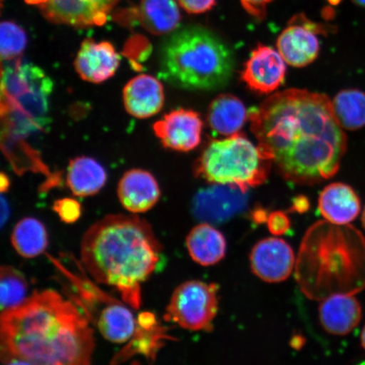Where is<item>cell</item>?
<instances>
[{
	"label": "cell",
	"mask_w": 365,
	"mask_h": 365,
	"mask_svg": "<svg viewBox=\"0 0 365 365\" xmlns=\"http://www.w3.org/2000/svg\"><path fill=\"white\" fill-rule=\"evenodd\" d=\"M4 365H33L24 359L17 358H10L2 360Z\"/></svg>",
	"instance_id": "38"
},
{
	"label": "cell",
	"mask_w": 365,
	"mask_h": 365,
	"mask_svg": "<svg viewBox=\"0 0 365 365\" xmlns=\"http://www.w3.org/2000/svg\"><path fill=\"white\" fill-rule=\"evenodd\" d=\"M327 27L309 21L303 14L296 15L278 36L277 51L287 65L295 68L307 66L319 56L317 34H327Z\"/></svg>",
	"instance_id": "10"
},
{
	"label": "cell",
	"mask_w": 365,
	"mask_h": 365,
	"mask_svg": "<svg viewBox=\"0 0 365 365\" xmlns=\"http://www.w3.org/2000/svg\"><path fill=\"white\" fill-rule=\"evenodd\" d=\"M322 327L335 336H345L358 327L362 319V307L354 294H336L322 301L319 307Z\"/></svg>",
	"instance_id": "19"
},
{
	"label": "cell",
	"mask_w": 365,
	"mask_h": 365,
	"mask_svg": "<svg viewBox=\"0 0 365 365\" xmlns=\"http://www.w3.org/2000/svg\"><path fill=\"white\" fill-rule=\"evenodd\" d=\"M14 249L23 258H35L42 255L48 245V235L42 222L25 217L14 227L11 235Z\"/></svg>",
	"instance_id": "25"
},
{
	"label": "cell",
	"mask_w": 365,
	"mask_h": 365,
	"mask_svg": "<svg viewBox=\"0 0 365 365\" xmlns=\"http://www.w3.org/2000/svg\"><path fill=\"white\" fill-rule=\"evenodd\" d=\"M361 220H362L363 227H364V228L365 230V207H364L363 213H362Z\"/></svg>",
	"instance_id": "42"
},
{
	"label": "cell",
	"mask_w": 365,
	"mask_h": 365,
	"mask_svg": "<svg viewBox=\"0 0 365 365\" xmlns=\"http://www.w3.org/2000/svg\"><path fill=\"white\" fill-rule=\"evenodd\" d=\"M267 222L268 230L273 235H284L290 230V219L284 212L276 211L272 212L268 216Z\"/></svg>",
	"instance_id": "32"
},
{
	"label": "cell",
	"mask_w": 365,
	"mask_h": 365,
	"mask_svg": "<svg viewBox=\"0 0 365 365\" xmlns=\"http://www.w3.org/2000/svg\"><path fill=\"white\" fill-rule=\"evenodd\" d=\"M360 340H361V346L363 349L365 350V326L363 328L361 336H360Z\"/></svg>",
	"instance_id": "40"
},
{
	"label": "cell",
	"mask_w": 365,
	"mask_h": 365,
	"mask_svg": "<svg viewBox=\"0 0 365 365\" xmlns=\"http://www.w3.org/2000/svg\"><path fill=\"white\" fill-rule=\"evenodd\" d=\"M203 122L197 112L191 109H175L155 123V135L164 148L187 153L202 141Z\"/></svg>",
	"instance_id": "14"
},
{
	"label": "cell",
	"mask_w": 365,
	"mask_h": 365,
	"mask_svg": "<svg viewBox=\"0 0 365 365\" xmlns=\"http://www.w3.org/2000/svg\"><path fill=\"white\" fill-rule=\"evenodd\" d=\"M218 293L216 284L187 281L173 292L165 319L186 330L212 331L218 312Z\"/></svg>",
	"instance_id": "8"
},
{
	"label": "cell",
	"mask_w": 365,
	"mask_h": 365,
	"mask_svg": "<svg viewBox=\"0 0 365 365\" xmlns=\"http://www.w3.org/2000/svg\"><path fill=\"white\" fill-rule=\"evenodd\" d=\"M186 246L191 259L203 267L213 266L226 257L225 237L210 223L193 227L187 236Z\"/></svg>",
	"instance_id": "21"
},
{
	"label": "cell",
	"mask_w": 365,
	"mask_h": 365,
	"mask_svg": "<svg viewBox=\"0 0 365 365\" xmlns=\"http://www.w3.org/2000/svg\"><path fill=\"white\" fill-rule=\"evenodd\" d=\"M120 59L111 43H97L88 38L82 42L74 65L82 80L100 84L115 75Z\"/></svg>",
	"instance_id": "16"
},
{
	"label": "cell",
	"mask_w": 365,
	"mask_h": 365,
	"mask_svg": "<svg viewBox=\"0 0 365 365\" xmlns=\"http://www.w3.org/2000/svg\"><path fill=\"white\" fill-rule=\"evenodd\" d=\"M97 325L104 339L114 344L129 341L137 329L133 314L116 300L109 303L99 314Z\"/></svg>",
	"instance_id": "24"
},
{
	"label": "cell",
	"mask_w": 365,
	"mask_h": 365,
	"mask_svg": "<svg viewBox=\"0 0 365 365\" xmlns=\"http://www.w3.org/2000/svg\"><path fill=\"white\" fill-rule=\"evenodd\" d=\"M249 113L241 100L232 94H220L210 104L207 121L216 133L230 136L242 129Z\"/></svg>",
	"instance_id": "22"
},
{
	"label": "cell",
	"mask_w": 365,
	"mask_h": 365,
	"mask_svg": "<svg viewBox=\"0 0 365 365\" xmlns=\"http://www.w3.org/2000/svg\"><path fill=\"white\" fill-rule=\"evenodd\" d=\"M318 208L325 220L336 225H349L361 210V202L352 187L333 182L319 196Z\"/></svg>",
	"instance_id": "20"
},
{
	"label": "cell",
	"mask_w": 365,
	"mask_h": 365,
	"mask_svg": "<svg viewBox=\"0 0 365 365\" xmlns=\"http://www.w3.org/2000/svg\"><path fill=\"white\" fill-rule=\"evenodd\" d=\"M29 284L21 272L11 266H3L0 272L1 310L6 312L20 307L26 298Z\"/></svg>",
	"instance_id": "28"
},
{
	"label": "cell",
	"mask_w": 365,
	"mask_h": 365,
	"mask_svg": "<svg viewBox=\"0 0 365 365\" xmlns=\"http://www.w3.org/2000/svg\"><path fill=\"white\" fill-rule=\"evenodd\" d=\"M107 180V172L97 160L82 156L71 160L68 163L67 185L73 195L78 197L98 193Z\"/></svg>",
	"instance_id": "23"
},
{
	"label": "cell",
	"mask_w": 365,
	"mask_h": 365,
	"mask_svg": "<svg viewBox=\"0 0 365 365\" xmlns=\"http://www.w3.org/2000/svg\"><path fill=\"white\" fill-rule=\"evenodd\" d=\"M333 111L344 130H358L365 126V93L359 89L340 91L331 102Z\"/></svg>",
	"instance_id": "26"
},
{
	"label": "cell",
	"mask_w": 365,
	"mask_h": 365,
	"mask_svg": "<svg viewBox=\"0 0 365 365\" xmlns=\"http://www.w3.org/2000/svg\"><path fill=\"white\" fill-rule=\"evenodd\" d=\"M118 195L127 211L144 213L156 205L161 197V190L152 173L143 170H131L118 182Z\"/></svg>",
	"instance_id": "17"
},
{
	"label": "cell",
	"mask_w": 365,
	"mask_h": 365,
	"mask_svg": "<svg viewBox=\"0 0 365 365\" xmlns=\"http://www.w3.org/2000/svg\"><path fill=\"white\" fill-rule=\"evenodd\" d=\"M150 46L148 40H144L143 36H137L130 40L128 42L125 50V56L129 58L132 63H135V61H144L147 58L150 53Z\"/></svg>",
	"instance_id": "31"
},
{
	"label": "cell",
	"mask_w": 365,
	"mask_h": 365,
	"mask_svg": "<svg viewBox=\"0 0 365 365\" xmlns=\"http://www.w3.org/2000/svg\"><path fill=\"white\" fill-rule=\"evenodd\" d=\"M123 100L128 113L137 118L156 115L165 101L163 86L149 75H140L131 79L123 90Z\"/></svg>",
	"instance_id": "18"
},
{
	"label": "cell",
	"mask_w": 365,
	"mask_h": 365,
	"mask_svg": "<svg viewBox=\"0 0 365 365\" xmlns=\"http://www.w3.org/2000/svg\"><path fill=\"white\" fill-rule=\"evenodd\" d=\"M120 0H26L36 6L46 20L79 29L101 26Z\"/></svg>",
	"instance_id": "9"
},
{
	"label": "cell",
	"mask_w": 365,
	"mask_h": 365,
	"mask_svg": "<svg viewBox=\"0 0 365 365\" xmlns=\"http://www.w3.org/2000/svg\"><path fill=\"white\" fill-rule=\"evenodd\" d=\"M114 20L124 26L140 25L153 35L173 33L181 16L175 0H140L138 6L114 13Z\"/></svg>",
	"instance_id": "12"
},
{
	"label": "cell",
	"mask_w": 365,
	"mask_h": 365,
	"mask_svg": "<svg viewBox=\"0 0 365 365\" xmlns=\"http://www.w3.org/2000/svg\"><path fill=\"white\" fill-rule=\"evenodd\" d=\"M53 210L58 214L63 222L71 225L78 221L81 217V205L73 198H63L56 200L53 205Z\"/></svg>",
	"instance_id": "30"
},
{
	"label": "cell",
	"mask_w": 365,
	"mask_h": 365,
	"mask_svg": "<svg viewBox=\"0 0 365 365\" xmlns=\"http://www.w3.org/2000/svg\"><path fill=\"white\" fill-rule=\"evenodd\" d=\"M129 345L113 359L112 365H118L136 354L154 359L155 354L161 348L164 340L172 339L167 334L163 327L158 325L150 328H143L137 325V329Z\"/></svg>",
	"instance_id": "27"
},
{
	"label": "cell",
	"mask_w": 365,
	"mask_h": 365,
	"mask_svg": "<svg viewBox=\"0 0 365 365\" xmlns=\"http://www.w3.org/2000/svg\"><path fill=\"white\" fill-rule=\"evenodd\" d=\"M267 212L262 209L255 210L252 213V219L255 222L259 223L267 221Z\"/></svg>",
	"instance_id": "37"
},
{
	"label": "cell",
	"mask_w": 365,
	"mask_h": 365,
	"mask_svg": "<svg viewBox=\"0 0 365 365\" xmlns=\"http://www.w3.org/2000/svg\"><path fill=\"white\" fill-rule=\"evenodd\" d=\"M162 254L152 227L137 216L105 217L81 240L86 270L99 284L115 289L134 309L140 308L141 284L156 271Z\"/></svg>",
	"instance_id": "3"
},
{
	"label": "cell",
	"mask_w": 365,
	"mask_h": 365,
	"mask_svg": "<svg viewBox=\"0 0 365 365\" xmlns=\"http://www.w3.org/2000/svg\"><path fill=\"white\" fill-rule=\"evenodd\" d=\"M2 115L18 133L42 130L48 123L53 82L43 68L21 58L2 68Z\"/></svg>",
	"instance_id": "7"
},
{
	"label": "cell",
	"mask_w": 365,
	"mask_h": 365,
	"mask_svg": "<svg viewBox=\"0 0 365 365\" xmlns=\"http://www.w3.org/2000/svg\"><path fill=\"white\" fill-rule=\"evenodd\" d=\"M286 63L277 50L259 44L245 62L241 80L255 93L270 94L284 84Z\"/></svg>",
	"instance_id": "15"
},
{
	"label": "cell",
	"mask_w": 365,
	"mask_h": 365,
	"mask_svg": "<svg viewBox=\"0 0 365 365\" xmlns=\"http://www.w3.org/2000/svg\"><path fill=\"white\" fill-rule=\"evenodd\" d=\"M1 185H0V188H1L2 192L4 191H6L9 189V186H10V180H9L8 177L2 173L1 175Z\"/></svg>",
	"instance_id": "39"
},
{
	"label": "cell",
	"mask_w": 365,
	"mask_h": 365,
	"mask_svg": "<svg viewBox=\"0 0 365 365\" xmlns=\"http://www.w3.org/2000/svg\"><path fill=\"white\" fill-rule=\"evenodd\" d=\"M180 6L190 14H202L215 6L217 0H177Z\"/></svg>",
	"instance_id": "34"
},
{
	"label": "cell",
	"mask_w": 365,
	"mask_h": 365,
	"mask_svg": "<svg viewBox=\"0 0 365 365\" xmlns=\"http://www.w3.org/2000/svg\"><path fill=\"white\" fill-rule=\"evenodd\" d=\"M251 271L269 284L287 279L295 269L293 249L284 240L267 238L257 242L250 255Z\"/></svg>",
	"instance_id": "13"
},
{
	"label": "cell",
	"mask_w": 365,
	"mask_h": 365,
	"mask_svg": "<svg viewBox=\"0 0 365 365\" xmlns=\"http://www.w3.org/2000/svg\"><path fill=\"white\" fill-rule=\"evenodd\" d=\"M249 120L258 147L286 181L313 185L339 172L348 138L326 94L282 91L250 109Z\"/></svg>",
	"instance_id": "1"
},
{
	"label": "cell",
	"mask_w": 365,
	"mask_h": 365,
	"mask_svg": "<svg viewBox=\"0 0 365 365\" xmlns=\"http://www.w3.org/2000/svg\"><path fill=\"white\" fill-rule=\"evenodd\" d=\"M235 68L231 48L212 31L190 26L164 43L159 77L189 91H217L230 83Z\"/></svg>",
	"instance_id": "5"
},
{
	"label": "cell",
	"mask_w": 365,
	"mask_h": 365,
	"mask_svg": "<svg viewBox=\"0 0 365 365\" xmlns=\"http://www.w3.org/2000/svg\"><path fill=\"white\" fill-rule=\"evenodd\" d=\"M0 53L3 61H11L21 56L27 44L26 34L22 27L13 21H3L0 26Z\"/></svg>",
	"instance_id": "29"
},
{
	"label": "cell",
	"mask_w": 365,
	"mask_h": 365,
	"mask_svg": "<svg viewBox=\"0 0 365 365\" xmlns=\"http://www.w3.org/2000/svg\"><path fill=\"white\" fill-rule=\"evenodd\" d=\"M272 163L244 135L211 140L194 166L195 177L247 193L267 180Z\"/></svg>",
	"instance_id": "6"
},
{
	"label": "cell",
	"mask_w": 365,
	"mask_h": 365,
	"mask_svg": "<svg viewBox=\"0 0 365 365\" xmlns=\"http://www.w3.org/2000/svg\"><path fill=\"white\" fill-rule=\"evenodd\" d=\"M95 346L88 319L53 290L36 292L1 313V360L33 365H90Z\"/></svg>",
	"instance_id": "2"
},
{
	"label": "cell",
	"mask_w": 365,
	"mask_h": 365,
	"mask_svg": "<svg viewBox=\"0 0 365 365\" xmlns=\"http://www.w3.org/2000/svg\"><path fill=\"white\" fill-rule=\"evenodd\" d=\"M364 240L352 226L319 221L305 232L295 264L297 284L312 300L359 289V253Z\"/></svg>",
	"instance_id": "4"
},
{
	"label": "cell",
	"mask_w": 365,
	"mask_h": 365,
	"mask_svg": "<svg viewBox=\"0 0 365 365\" xmlns=\"http://www.w3.org/2000/svg\"><path fill=\"white\" fill-rule=\"evenodd\" d=\"M309 207V204L307 198L300 196V197H297L294 200L293 204V209L294 210V211L299 212H304L307 211Z\"/></svg>",
	"instance_id": "35"
},
{
	"label": "cell",
	"mask_w": 365,
	"mask_h": 365,
	"mask_svg": "<svg viewBox=\"0 0 365 365\" xmlns=\"http://www.w3.org/2000/svg\"><path fill=\"white\" fill-rule=\"evenodd\" d=\"M1 202V225L3 227L4 225H6L9 216H10V208H9V205L6 202V200L4 197H2Z\"/></svg>",
	"instance_id": "36"
},
{
	"label": "cell",
	"mask_w": 365,
	"mask_h": 365,
	"mask_svg": "<svg viewBox=\"0 0 365 365\" xmlns=\"http://www.w3.org/2000/svg\"><path fill=\"white\" fill-rule=\"evenodd\" d=\"M272 1L273 0H240L245 10L259 21H262L266 17L268 4Z\"/></svg>",
	"instance_id": "33"
},
{
	"label": "cell",
	"mask_w": 365,
	"mask_h": 365,
	"mask_svg": "<svg viewBox=\"0 0 365 365\" xmlns=\"http://www.w3.org/2000/svg\"><path fill=\"white\" fill-rule=\"evenodd\" d=\"M355 4H357L358 6L365 7V0H353Z\"/></svg>",
	"instance_id": "41"
},
{
	"label": "cell",
	"mask_w": 365,
	"mask_h": 365,
	"mask_svg": "<svg viewBox=\"0 0 365 365\" xmlns=\"http://www.w3.org/2000/svg\"><path fill=\"white\" fill-rule=\"evenodd\" d=\"M246 193L234 187L216 185L200 190L192 202V213L197 220L220 225L244 211L247 205Z\"/></svg>",
	"instance_id": "11"
}]
</instances>
